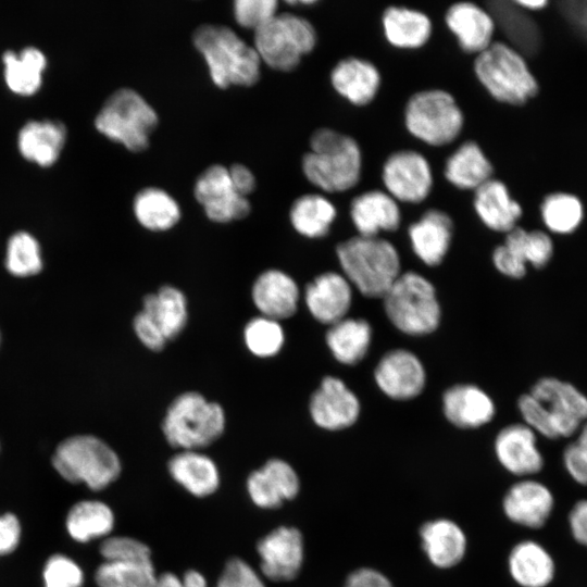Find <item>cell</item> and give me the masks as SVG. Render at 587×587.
I'll use <instances>...</instances> for the list:
<instances>
[{
	"label": "cell",
	"mask_w": 587,
	"mask_h": 587,
	"mask_svg": "<svg viewBox=\"0 0 587 587\" xmlns=\"http://www.w3.org/2000/svg\"><path fill=\"white\" fill-rule=\"evenodd\" d=\"M65 127L59 122L30 121L20 130L17 146L21 154L40 166L52 165L63 149Z\"/></svg>",
	"instance_id": "33"
},
{
	"label": "cell",
	"mask_w": 587,
	"mask_h": 587,
	"mask_svg": "<svg viewBox=\"0 0 587 587\" xmlns=\"http://www.w3.org/2000/svg\"><path fill=\"white\" fill-rule=\"evenodd\" d=\"M417 535L427 562L437 570L447 571L458 566L467 553V535L450 517L438 516L424 521Z\"/></svg>",
	"instance_id": "20"
},
{
	"label": "cell",
	"mask_w": 587,
	"mask_h": 587,
	"mask_svg": "<svg viewBox=\"0 0 587 587\" xmlns=\"http://www.w3.org/2000/svg\"><path fill=\"white\" fill-rule=\"evenodd\" d=\"M275 0H238L234 3L237 23L254 32L276 15Z\"/></svg>",
	"instance_id": "51"
},
{
	"label": "cell",
	"mask_w": 587,
	"mask_h": 587,
	"mask_svg": "<svg viewBox=\"0 0 587 587\" xmlns=\"http://www.w3.org/2000/svg\"><path fill=\"white\" fill-rule=\"evenodd\" d=\"M310 148L302 158V171L312 185L333 193L345 192L359 184L362 152L353 137L320 128L310 138Z\"/></svg>",
	"instance_id": "2"
},
{
	"label": "cell",
	"mask_w": 587,
	"mask_h": 587,
	"mask_svg": "<svg viewBox=\"0 0 587 587\" xmlns=\"http://www.w3.org/2000/svg\"><path fill=\"white\" fill-rule=\"evenodd\" d=\"M350 218L360 236L377 237L397 230L402 216L399 202L386 190L371 189L351 200Z\"/></svg>",
	"instance_id": "27"
},
{
	"label": "cell",
	"mask_w": 587,
	"mask_h": 587,
	"mask_svg": "<svg viewBox=\"0 0 587 587\" xmlns=\"http://www.w3.org/2000/svg\"><path fill=\"white\" fill-rule=\"evenodd\" d=\"M158 575L152 560L103 561L93 578L98 587H155Z\"/></svg>",
	"instance_id": "41"
},
{
	"label": "cell",
	"mask_w": 587,
	"mask_h": 587,
	"mask_svg": "<svg viewBox=\"0 0 587 587\" xmlns=\"http://www.w3.org/2000/svg\"><path fill=\"white\" fill-rule=\"evenodd\" d=\"M382 26L387 42L403 50L422 48L433 33V24L427 14L403 5L386 8L382 15Z\"/></svg>",
	"instance_id": "31"
},
{
	"label": "cell",
	"mask_w": 587,
	"mask_h": 587,
	"mask_svg": "<svg viewBox=\"0 0 587 587\" xmlns=\"http://www.w3.org/2000/svg\"><path fill=\"white\" fill-rule=\"evenodd\" d=\"M445 23L466 53L479 54L494 42L496 25L486 8L461 1L451 4L445 14Z\"/></svg>",
	"instance_id": "24"
},
{
	"label": "cell",
	"mask_w": 587,
	"mask_h": 587,
	"mask_svg": "<svg viewBox=\"0 0 587 587\" xmlns=\"http://www.w3.org/2000/svg\"><path fill=\"white\" fill-rule=\"evenodd\" d=\"M99 552L103 561H145L151 560L150 547L143 541L130 537L116 535L102 539Z\"/></svg>",
	"instance_id": "48"
},
{
	"label": "cell",
	"mask_w": 587,
	"mask_h": 587,
	"mask_svg": "<svg viewBox=\"0 0 587 587\" xmlns=\"http://www.w3.org/2000/svg\"><path fill=\"white\" fill-rule=\"evenodd\" d=\"M442 413L460 429H476L489 424L496 415L492 398L474 384H455L442 394Z\"/></svg>",
	"instance_id": "23"
},
{
	"label": "cell",
	"mask_w": 587,
	"mask_h": 587,
	"mask_svg": "<svg viewBox=\"0 0 587 587\" xmlns=\"http://www.w3.org/2000/svg\"><path fill=\"white\" fill-rule=\"evenodd\" d=\"M95 125L109 139L133 152H140L149 146V137L158 125V115L138 92L122 88L103 103Z\"/></svg>",
	"instance_id": "9"
},
{
	"label": "cell",
	"mask_w": 587,
	"mask_h": 587,
	"mask_svg": "<svg viewBox=\"0 0 587 587\" xmlns=\"http://www.w3.org/2000/svg\"><path fill=\"white\" fill-rule=\"evenodd\" d=\"M387 319L400 333L421 337L437 330L441 307L433 283L424 275L402 272L383 297Z\"/></svg>",
	"instance_id": "4"
},
{
	"label": "cell",
	"mask_w": 587,
	"mask_h": 587,
	"mask_svg": "<svg viewBox=\"0 0 587 587\" xmlns=\"http://www.w3.org/2000/svg\"><path fill=\"white\" fill-rule=\"evenodd\" d=\"M315 45L313 25L291 13L276 14L254 32V49L260 60L277 71L295 70Z\"/></svg>",
	"instance_id": "10"
},
{
	"label": "cell",
	"mask_w": 587,
	"mask_h": 587,
	"mask_svg": "<svg viewBox=\"0 0 587 587\" xmlns=\"http://www.w3.org/2000/svg\"><path fill=\"white\" fill-rule=\"evenodd\" d=\"M22 526L18 517L7 512L0 515V557L12 553L21 541Z\"/></svg>",
	"instance_id": "55"
},
{
	"label": "cell",
	"mask_w": 587,
	"mask_h": 587,
	"mask_svg": "<svg viewBox=\"0 0 587 587\" xmlns=\"http://www.w3.org/2000/svg\"><path fill=\"white\" fill-rule=\"evenodd\" d=\"M407 130L433 147L453 142L462 133L464 115L454 97L444 89H424L413 93L403 114Z\"/></svg>",
	"instance_id": "8"
},
{
	"label": "cell",
	"mask_w": 587,
	"mask_h": 587,
	"mask_svg": "<svg viewBox=\"0 0 587 587\" xmlns=\"http://www.w3.org/2000/svg\"><path fill=\"white\" fill-rule=\"evenodd\" d=\"M566 520L572 539L587 549V498L579 499L572 505Z\"/></svg>",
	"instance_id": "56"
},
{
	"label": "cell",
	"mask_w": 587,
	"mask_h": 587,
	"mask_svg": "<svg viewBox=\"0 0 587 587\" xmlns=\"http://www.w3.org/2000/svg\"><path fill=\"white\" fill-rule=\"evenodd\" d=\"M141 311L157 324L167 341L184 330L188 320L187 299L180 289L171 285L147 295Z\"/></svg>",
	"instance_id": "36"
},
{
	"label": "cell",
	"mask_w": 587,
	"mask_h": 587,
	"mask_svg": "<svg viewBox=\"0 0 587 587\" xmlns=\"http://www.w3.org/2000/svg\"><path fill=\"white\" fill-rule=\"evenodd\" d=\"M226 415L222 405L197 391L177 396L168 405L162 432L178 450H201L216 441L224 433Z\"/></svg>",
	"instance_id": "5"
},
{
	"label": "cell",
	"mask_w": 587,
	"mask_h": 587,
	"mask_svg": "<svg viewBox=\"0 0 587 587\" xmlns=\"http://www.w3.org/2000/svg\"><path fill=\"white\" fill-rule=\"evenodd\" d=\"M545 225L553 233L569 234L576 229L583 218V207L577 198L566 193L547 197L541 204Z\"/></svg>",
	"instance_id": "44"
},
{
	"label": "cell",
	"mask_w": 587,
	"mask_h": 587,
	"mask_svg": "<svg viewBox=\"0 0 587 587\" xmlns=\"http://www.w3.org/2000/svg\"><path fill=\"white\" fill-rule=\"evenodd\" d=\"M374 379L386 397L408 401L423 392L427 374L417 354L404 348H396L380 357L374 370Z\"/></svg>",
	"instance_id": "16"
},
{
	"label": "cell",
	"mask_w": 587,
	"mask_h": 587,
	"mask_svg": "<svg viewBox=\"0 0 587 587\" xmlns=\"http://www.w3.org/2000/svg\"><path fill=\"white\" fill-rule=\"evenodd\" d=\"M171 478L196 498H207L221 486V473L215 461L201 450H178L167 462Z\"/></svg>",
	"instance_id": "28"
},
{
	"label": "cell",
	"mask_w": 587,
	"mask_h": 587,
	"mask_svg": "<svg viewBox=\"0 0 587 587\" xmlns=\"http://www.w3.org/2000/svg\"><path fill=\"white\" fill-rule=\"evenodd\" d=\"M486 9L491 14L496 28L498 27L510 41L512 48L522 53H533L537 50L539 35L534 21L515 1H490Z\"/></svg>",
	"instance_id": "37"
},
{
	"label": "cell",
	"mask_w": 587,
	"mask_h": 587,
	"mask_svg": "<svg viewBox=\"0 0 587 587\" xmlns=\"http://www.w3.org/2000/svg\"><path fill=\"white\" fill-rule=\"evenodd\" d=\"M494 167L480 146L472 140L460 145L446 160L444 174L455 188L475 190L492 178Z\"/></svg>",
	"instance_id": "34"
},
{
	"label": "cell",
	"mask_w": 587,
	"mask_h": 587,
	"mask_svg": "<svg viewBox=\"0 0 587 587\" xmlns=\"http://www.w3.org/2000/svg\"><path fill=\"white\" fill-rule=\"evenodd\" d=\"M491 261L495 268L509 278L520 279L527 273V264L504 243L495 248Z\"/></svg>",
	"instance_id": "52"
},
{
	"label": "cell",
	"mask_w": 587,
	"mask_h": 587,
	"mask_svg": "<svg viewBox=\"0 0 587 587\" xmlns=\"http://www.w3.org/2000/svg\"><path fill=\"white\" fill-rule=\"evenodd\" d=\"M192 41L216 86H251L258 82L261 60L254 47L247 45L230 28L202 25L195 30Z\"/></svg>",
	"instance_id": "3"
},
{
	"label": "cell",
	"mask_w": 587,
	"mask_h": 587,
	"mask_svg": "<svg viewBox=\"0 0 587 587\" xmlns=\"http://www.w3.org/2000/svg\"><path fill=\"white\" fill-rule=\"evenodd\" d=\"M492 448L498 464L513 479L537 477L545 467L538 435L523 422L499 429Z\"/></svg>",
	"instance_id": "15"
},
{
	"label": "cell",
	"mask_w": 587,
	"mask_h": 587,
	"mask_svg": "<svg viewBox=\"0 0 587 587\" xmlns=\"http://www.w3.org/2000/svg\"><path fill=\"white\" fill-rule=\"evenodd\" d=\"M551 489L538 477L513 479L500 498V510L507 522L527 533L542 529L554 511Z\"/></svg>",
	"instance_id": "11"
},
{
	"label": "cell",
	"mask_w": 587,
	"mask_h": 587,
	"mask_svg": "<svg viewBox=\"0 0 587 587\" xmlns=\"http://www.w3.org/2000/svg\"><path fill=\"white\" fill-rule=\"evenodd\" d=\"M517 410L523 423L530 427L538 437L547 441H560L553 430L550 417L541 403L529 392L517 399Z\"/></svg>",
	"instance_id": "49"
},
{
	"label": "cell",
	"mask_w": 587,
	"mask_h": 587,
	"mask_svg": "<svg viewBox=\"0 0 587 587\" xmlns=\"http://www.w3.org/2000/svg\"><path fill=\"white\" fill-rule=\"evenodd\" d=\"M352 301L353 287L339 272L321 273L304 289L308 311L317 322L328 326L347 317Z\"/></svg>",
	"instance_id": "22"
},
{
	"label": "cell",
	"mask_w": 587,
	"mask_h": 587,
	"mask_svg": "<svg viewBox=\"0 0 587 587\" xmlns=\"http://www.w3.org/2000/svg\"><path fill=\"white\" fill-rule=\"evenodd\" d=\"M133 326L137 338L146 348L160 351L166 345L167 340L160 328L143 311L137 313Z\"/></svg>",
	"instance_id": "53"
},
{
	"label": "cell",
	"mask_w": 587,
	"mask_h": 587,
	"mask_svg": "<svg viewBox=\"0 0 587 587\" xmlns=\"http://www.w3.org/2000/svg\"><path fill=\"white\" fill-rule=\"evenodd\" d=\"M228 171L235 190L240 196L247 198L255 187V179L252 172L242 164H233Z\"/></svg>",
	"instance_id": "57"
},
{
	"label": "cell",
	"mask_w": 587,
	"mask_h": 587,
	"mask_svg": "<svg viewBox=\"0 0 587 587\" xmlns=\"http://www.w3.org/2000/svg\"><path fill=\"white\" fill-rule=\"evenodd\" d=\"M4 80L11 91L21 96H30L41 86L42 73L47 59L35 47L23 49L18 54L5 51L2 57Z\"/></svg>",
	"instance_id": "38"
},
{
	"label": "cell",
	"mask_w": 587,
	"mask_h": 587,
	"mask_svg": "<svg viewBox=\"0 0 587 587\" xmlns=\"http://www.w3.org/2000/svg\"><path fill=\"white\" fill-rule=\"evenodd\" d=\"M301 479L287 461L273 458L253 470L246 479L248 498L259 509L275 510L298 497Z\"/></svg>",
	"instance_id": "19"
},
{
	"label": "cell",
	"mask_w": 587,
	"mask_h": 587,
	"mask_svg": "<svg viewBox=\"0 0 587 587\" xmlns=\"http://www.w3.org/2000/svg\"><path fill=\"white\" fill-rule=\"evenodd\" d=\"M309 412L317 427L327 432H340L358 422L361 402L341 378L328 375L312 394Z\"/></svg>",
	"instance_id": "17"
},
{
	"label": "cell",
	"mask_w": 587,
	"mask_h": 587,
	"mask_svg": "<svg viewBox=\"0 0 587 587\" xmlns=\"http://www.w3.org/2000/svg\"><path fill=\"white\" fill-rule=\"evenodd\" d=\"M335 91L357 107L370 104L377 96L382 76L377 66L359 57H347L337 62L330 73Z\"/></svg>",
	"instance_id": "29"
},
{
	"label": "cell",
	"mask_w": 587,
	"mask_h": 587,
	"mask_svg": "<svg viewBox=\"0 0 587 587\" xmlns=\"http://www.w3.org/2000/svg\"><path fill=\"white\" fill-rule=\"evenodd\" d=\"M503 243L526 264L538 270L550 262L554 251L553 241L547 233L528 232L519 226L505 234Z\"/></svg>",
	"instance_id": "42"
},
{
	"label": "cell",
	"mask_w": 587,
	"mask_h": 587,
	"mask_svg": "<svg viewBox=\"0 0 587 587\" xmlns=\"http://www.w3.org/2000/svg\"><path fill=\"white\" fill-rule=\"evenodd\" d=\"M529 394L546 409L559 440L573 439L587 421V396L570 382L545 376Z\"/></svg>",
	"instance_id": "12"
},
{
	"label": "cell",
	"mask_w": 587,
	"mask_h": 587,
	"mask_svg": "<svg viewBox=\"0 0 587 587\" xmlns=\"http://www.w3.org/2000/svg\"><path fill=\"white\" fill-rule=\"evenodd\" d=\"M115 526L112 508L96 499L76 502L67 512L65 528L68 536L80 544L109 537Z\"/></svg>",
	"instance_id": "35"
},
{
	"label": "cell",
	"mask_w": 587,
	"mask_h": 587,
	"mask_svg": "<svg viewBox=\"0 0 587 587\" xmlns=\"http://www.w3.org/2000/svg\"><path fill=\"white\" fill-rule=\"evenodd\" d=\"M408 235L413 253L425 265L434 267L444 261L450 249L453 221L447 212L432 208L409 226Z\"/></svg>",
	"instance_id": "25"
},
{
	"label": "cell",
	"mask_w": 587,
	"mask_h": 587,
	"mask_svg": "<svg viewBox=\"0 0 587 587\" xmlns=\"http://www.w3.org/2000/svg\"><path fill=\"white\" fill-rule=\"evenodd\" d=\"M155 587H186L179 575L173 572H164L158 575Z\"/></svg>",
	"instance_id": "59"
},
{
	"label": "cell",
	"mask_w": 587,
	"mask_h": 587,
	"mask_svg": "<svg viewBox=\"0 0 587 587\" xmlns=\"http://www.w3.org/2000/svg\"><path fill=\"white\" fill-rule=\"evenodd\" d=\"M373 328L362 317H345L328 326L326 345L334 359L344 365H355L367 354Z\"/></svg>",
	"instance_id": "32"
},
{
	"label": "cell",
	"mask_w": 587,
	"mask_h": 587,
	"mask_svg": "<svg viewBox=\"0 0 587 587\" xmlns=\"http://www.w3.org/2000/svg\"><path fill=\"white\" fill-rule=\"evenodd\" d=\"M259 572L265 580L286 583L301 573L305 560L304 538L299 528L280 525L261 537L255 547Z\"/></svg>",
	"instance_id": "13"
},
{
	"label": "cell",
	"mask_w": 587,
	"mask_h": 587,
	"mask_svg": "<svg viewBox=\"0 0 587 587\" xmlns=\"http://www.w3.org/2000/svg\"><path fill=\"white\" fill-rule=\"evenodd\" d=\"M195 197L208 218L215 223L245 218L251 210L248 199L235 190L228 168L217 164L200 174L195 185Z\"/></svg>",
	"instance_id": "18"
},
{
	"label": "cell",
	"mask_w": 587,
	"mask_h": 587,
	"mask_svg": "<svg viewBox=\"0 0 587 587\" xmlns=\"http://www.w3.org/2000/svg\"><path fill=\"white\" fill-rule=\"evenodd\" d=\"M561 461L567 476L587 488V421L577 435L563 446Z\"/></svg>",
	"instance_id": "47"
},
{
	"label": "cell",
	"mask_w": 587,
	"mask_h": 587,
	"mask_svg": "<svg viewBox=\"0 0 587 587\" xmlns=\"http://www.w3.org/2000/svg\"><path fill=\"white\" fill-rule=\"evenodd\" d=\"M52 465L66 482L84 484L93 491L109 487L122 472L117 453L92 435H76L60 442L53 453Z\"/></svg>",
	"instance_id": "6"
},
{
	"label": "cell",
	"mask_w": 587,
	"mask_h": 587,
	"mask_svg": "<svg viewBox=\"0 0 587 587\" xmlns=\"http://www.w3.org/2000/svg\"><path fill=\"white\" fill-rule=\"evenodd\" d=\"M386 191L398 202L417 204L430 193L434 178L428 160L419 151L397 150L383 164Z\"/></svg>",
	"instance_id": "14"
},
{
	"label": "cell",
	"mask_w": 587,
	"mask_h": 587,
	"mask_svg": "<svg viewBox=\"0 0 587 587\" xmlns=\"http://www.w3.org/2000/svg\"><path fill=\"white\" fill-rule=\"evenodd\" d=\"M251 297L261 315L280 321L297 312L300 289L290 275L280 270L271 268L257 277Z\"/></svg>",
	"instance_id": "26"
},
{
	"label": "cell",
	"mask_w": 587,
	"mask_h": 587,
	"mask_svg": "<svg viewBox=\"0 0 587 587\" xmlns=\"http://www.w3.org/2000/svg\"><path fill=\"white\" fill-rule=\"evenodd\" d=\"M214 587H266L265 579L246 560L228 559Z\"/></svg>",
	"instance_id": "50"
},
{
	"label": "cell",
	"mask_w": 587,
	"mask_h": 587,
	"mask_svg": "<svg viewBox=\"0 0 587 587\" xmlns=\"http://www.w3.org/2000/svg\"><path fill=\"white\" fill-rule=\"evenodd\" d=\"M341 273L366 298H380L401 271V258L395 245L379 236L357 235L337 245Z\"/></svg>",
	"instance_id": "1"
},
{
	"label": "cell",
	"mask_w": 587,
	"mask_h": 587,
	"mask_svg": "<svg viewBox=\"0 0 587 587\" xmlns=\"http://www.w3.org/2000/svg\"><path fill=\"white\" fill-rule=\"evenodd\" d=\"M42 578L45 587H83L85 574L72 558L55 553L46 561Z\"/></svg>",
	"instance_id": "46"
},
{
	"label": "cell",
	"mask_w": 587,
	"mask_h": 587,
	"mask_svg": "<svg viewBox=\"0 0 587 587\" xmlns=\"http://www.w3.org/2000/svg\"><path fill=\"white\" fill-rule=\"evenodd\" d=\"M134 213L141 226L152 232H164L180 218V210L166 191L149 187L140 190L134 200Z\"/></svg>",
	"instance_id": "40"
},
{
	"label": "cell",
	"mask_w": 587,
	"mask_h": 587,
	"mask_svg": "<svg viewBox=\"0 0 587 587\" xmlns=\"http://www.w3.org/2000/svg\"><path fill=\"white\" fill-rule=\"evenodd\" d=\"M505 571L515 587H548L555 577L557 566L549 550L527 536L510 546Z\"/></svg>",
	"instance_id": "21"
},
{
	"label": "cell",
	"mask_w": 587,
	"mask_h": 587,
	"mask_svg": "<svg viewBox=\"0 0 587 587\" xmlns=\"http://www.w3.org/2000/svg\"><path fill=\"white\" fill-rule=\"evenodd\" d=\"M473 207L489 229L509 233L522 216V207L511 198L504 183L491 178L474 190Z\"/></svg>",
	"instance_id": "30"
},
{
	"label": "cell",
	"mask_w": 587,
	"mask_h": 587,
	"mask_svg": "<svg viewBox=\"0 0 587 587\" xmlns=\"http://www.w3.org/2000/svg\"><path fill=\"white\" fill-rule=\"evenodd\" d=\"M180 578L186 587H209L207 577L195 569L185 571Z\"/></svg>",
	"instance_id": "58"
},
{
	"label": "cell",
	"mask_w": 587,
	"mask_h": 587,
	"mask_svg": "<svg viewBox=\"0 0 587 587\" xmlns=\"http://www.w3.org/2000/svg\"><path fill=\"white\" fill-rule=\"evenodd\" d=\"M243 340L247 349L255 357L271 358L279 353L285 342L284 328L279 321L260 315L245 326Z\"/></svg>",
	"instance_id": "43"
},
{
	"label": "cell",
	"mask_w": 587,
	"mask_h": 587,
	"mask_svg": "<svg viewBox=\"0 0 587 587\" xmlns=\"http://www.w3.org/2000/svg\"><path fill=\"white\" fill-rule=\"evenodd\" d=\"M336 216V207L319 193H308L297 198L289 213L295 230L311 239L326 236Z\"/></svg>",
	"instance_id": "39"
},
{
	"label": "cell",
	"mask_w": 587,
	"mask_h": 587,
	"mask_svg": "<svg viewBox=\"0 0 587 587\" xmlns=\"http://www.w3.org/2000/svg\"><path fill=\"white\" fill-rule=\"evenodd\" d=\"M517 5L524 10H538L544 8L547 4L545 0H517L515 1Z\"/></svg>",
	"instance_id": "60"
},
{
	"label": "cell",
	"mask_w": 587,
	"mask_h": 587,
	"mask_svg": "<svg viewBox=\"0 0 587 587\" xmlns=\"http://www.w3.org/2000/svg\"><path fill=\"white\" fill-rule=\"evenodd\" d=\"M342 587H395V585L383 571L364 565L351 570L346 575Z\"/></svg>",
	"instance_id": "54"
},
{
	"label": "cell",
	"mask_w": 587,
	"mask_h": 587,
	"mask_svg": "<svg viewBox=\"0 0 587 587\" xmlns=\"http://www.w3.org/2000/svg\"><path fill=\"white\" fill-rule=\"evenodd\" d=\"M474 73L497 101L521 105L536 96L538 84L523 55L503 41H494L474 60Z\"/></svg>",
	"instance_id": "7"
},
{
	"label": "cell",
	"mask_w": 587,
	"mask_h": 587,
	"mask_svg": "<svg viewBox=\"0 0 587 587\" xmlns=\"http://www.w3.org/2000/svg\"><path fill=\"white\" fill-rule=\"evenodd\" d=\"M5 266L12 275L18 277L39 273L42 260L38 241L26 232L12 235L7 246Z\"/></svg>",
	"instance_id": "45"
}]
</instances>
